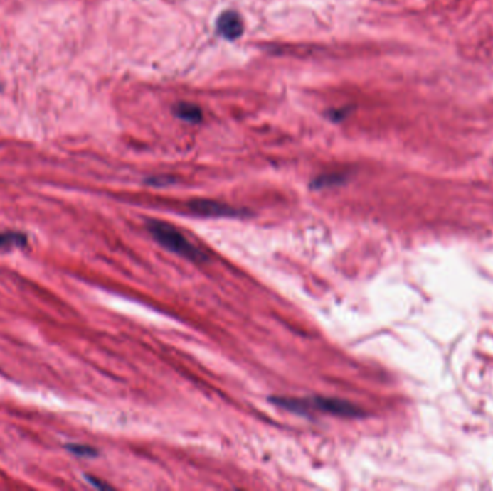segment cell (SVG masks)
Wrapping results in <instances>:
<instances>
[{
    "instance_id": "obj_2",
    "label": "cell",
    "mask_w": 493,
    "mask_h": 491,
    "mask_svg": "<svg viewBox=\"0 0 493 491\" xmlns=\"http://www.w3.org/2000/svg\"><path fill=\"white\" fill-rule=\"evenodd\" d=\"M307 404H309V408H314V409H319L322 412L336 415V416L358 418V416L364 415V412L359 406H356L355 404L348 402L345 399L316 396V398L307 399Z\"/></svg>"
},
{
    "instance_id": "obj_4",
    "label": "cell",
    "mask_w": 493,
    "mask_h": 491,
    "mask_svg": "<svg viewBox=\"0 0 493 491\" xmlns=\"http://www.w3.org/2000/svg\"><path fill=\"white\" fill-rule=\"evenodd\" d=\"M216 31L226 39H238L244 32L243 19L237 12H223L216 21Z\"/></svg>"
},
{
    "instance_id": "obj_10",
    "label": "cell",
    "mask_w": 493,
    "mask_h": 491,
    "mask_svg": "<svg viewBox=\"0 0 493 491\" xmlns=\"http://www.w3.org/2000/svg\"><path fill=\"white\" fill-rule=\"evenodd\" d=\"M349 113H351V108H341V110L329 112V119L334 120V122H341V120L346 119Z\"/></svg>"
},
{
    "instance_id": "obj_6",
    "label": "cell",
    "mask_w": 493,
    "mask_h": 491,
    "mask_svg": "<svg viewBox=\"0 0 493 491\" xmlns=\"http://www.w3.org/2000/svg\"><path fill=\"white\" fill-rule=\"evenodd\" d=\"M26 245V235L22 232H0V251H11Z\"/></svg>"
},
{
    "instance_id": "obj_9",
    "label": "cell",
    "mask_w": 493,
    "mask_h": 491,
    "mask_svg": "<svg viewBox=\"0 0 493 491\" xmlns=\"http://www.w3.org/2000/svg\"><path fill=\"white\" fill-rule=\"evenodd\" d=\"M176 179L175 178H171V176H154V178H150L147 179V185L150 186H157V188H161V186H169L172 183H175Z\"/></svg>"
},
{
    "instance_id": "obj_8",
    "label": "cell",
    "mask_w": 493,
    "mask_h": 491,
    "mask_svg": "<svg viewBox=\"0 0 493 491\" xmlns=\"http://www.w3.org/2000/svg\"><path fill=\"white\" fill-rule=\"evenodd\" d=\"M67 448L78 455V457H95L97 455V451L88 446H81V444H68Z\"/></svg>"
},
{
    "instance_id": "obj_3",
    "label": "cell",
    "mask_w": 493,
    "mask_h": 491,
    "mask_svg": "<svg viewBox=\"0 0 493 491\" xmlns=\"http://www.w3.org/2000/svg\"><path fill=\"white\" fill-rule=\"evenodd\" d=\"M189 209L199 216H212V217H233L238 216V210L230 205L211 200V199H195L188 203Z\"/></svg>"
},
{
    "instance_id": "obj_7",
    "label": "cell",
    "mask_w": 493,
    "mask_h": 491,
    "mask_svg": "<svg viewBox=\"0 0 493 491\" xmlns=\"http://www.w3.org/2000/svg\"><path fill=\"white\" fill-rule=\"evenodd\" d=\"M345 182V176L334 173V175H323L319 176L317 179L313 180L312 188L313 189H324V188H332V186H338L342 185Z\"/></svg>"
},
{
    "instance_id": "obj_5",
    "label": "cell",
    "mask_w": 493,
    "mask_h": 491,
    "mask_svg": "<svg viewBox=\"0 0 493 491\" xmlns=\"http://www.w3.org/2000/svg\"><path fill=\"white\" fill-rule=\"evenodd\" d=\"M174 114L191 124H196L202 122V110L195 105V104H189V102H179L175 105L174 108Z\"/></svg>"
},
{
    "instance_id": "obj_1",
    "label": "cell",
    "mask_w": 493,
    "mask_h": 491,
    "mask_svg": "<svg viewBox=\"0 0 493 491\" xmlns=\"http://www.w3.org/2000/svg\"><path fill=\"white\" fill-rule=\"evenodd\" d=\"M147 230L163 248H166L171 252H175L191 261H203L206 258L203 252L199 248H196L192 242H189L186 237L172 224L161 221H149Z\"/></svg>"
}]
</instances>
